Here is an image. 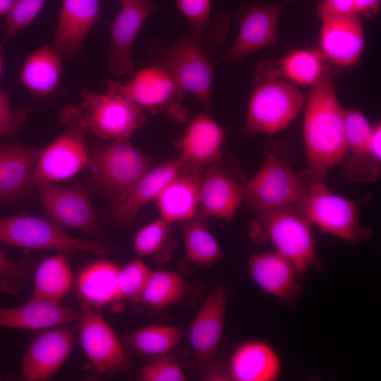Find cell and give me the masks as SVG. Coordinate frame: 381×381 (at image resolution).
<instances>
[{
	"instance_id": "obj_1",
	"label": "cell",
	"mask_w": 381,
	"mask_h": 381,
	"mask_svg": "<svg viewBox=\"0 0 381 381\" xmlns=\"http://www.w3.org/2000/svg\"><path fill=\"white\" fill-rule=\"evenodd\" d=\"M344 109L328 67L309 90L305 105L303 137L307 167L300 174L308 184L324 181L346 152Z\"/></svg>"
},
{
	"instance_id": "obj_2",
	"label": "cell",
	"mask_w": 381,
	"mask_h": 381,
	"mask_svg": "<svg viewBox=\"0 0 381 381\" xmlns=\"http://www.w3.org/2000/svg\"><path fill=\"white\" fill-rule=\"evenodd\" d=\"M294 152L284 140L270 143L262 166L245 186L243 201L255 213L298 210L307 183L291 168Z\"/></svg>"
},
{
	"instance_id": "obj_3",
	"label": "cell",
	"mask_w": 381,
	"mask_h": 381,
	"mask_svg": "<svg viewBox=\"0 0 381 381\" xmlns=\"http://www.w3.org/2000/svg\"><path fill=\"white\" fill-rule=\"evenodd\" d=\"M151 63L164 68L185 93L210 110L214 79L213 64L192 35L174 41L152 39L147 49Z\"/></svg>"
},
{
	"instance_id": "obj_4",
	"label": "cell",
	"mask_w": 381,
	"mask_h": 381,
	"mask_svg": "<svg viewBox=\"0 0 381 381\" xmlns=\"http://www.w3.org/2000/svg\"><path fill=\"white\" fill-rule=\"evenodd\" d=\"M106 90L97 93L84 88L75 109L87 131L102 139L128 140L146 121L145 109L128 95L123 85L106 81Z\"/></svg>"
},
{
	"instance_id": "obj_5",
	"label": "cell",
	"mask_w": 381,
	"mask_h": 381,
	"mask_svg": "<svg viewBox=\"0 0 381 381\" xmlns=\"http://www.w3.org/2000/svg\"><path fill=\"white\" fill-rule=\"evenodd\" d=\"M252 236L270 242L274 250L286 258L301 274L310 269L321 270L312 224L294 210L256 213Z\"/></svg>"
},
{
	"instance_id": "obj_6",
	"label": "cell",
	"mask_w": 381,
	"mask_h": 381,
	"mask_svg": "<svg viewBox=\"0 0 381 381\" xmlns=\"http://www.w3.org/2000/svg\"><path fill=\"white\" fill-rule=\"evenodd\" d=\"M358 207L318 181L307 184L297 211L322 232L357 245L373 236L372 229L361 222Z\"/></svg>"
},
{
	"instance_id": "obj_7",
	"label": "cell",
	"mask_w": 381,
	"mask_h": 381,
	"mask_svg": "<svg viewBox=\"0 0 381 381\" xmlns=\"http://www.w3.org/2000/svg\"><path fill=\"white\" fill-rule=\"evenodd\" d=\"M0 241L30 250L80 251L97 255L107 252L97 241L73 236L50 220L23 214L0 216Z\"/></svg>"
},
{
	"instance_id": "obj_8",
	"label": "cell",
	"mask_w": 381,
	"mask_h": 381,
	"mask_svg": "<svg viewBox=\"0 0 381 381\" xmlns=\"http://www.w3.org/2000/svg\"><path fill=\"white\" fill-rule=\"evenodd\" d=\"M61 119L67 128L40 154L34 174V187L42 183L66 180L78 173L89 161L85 141L87 130L75 107H66Z\"/></svg>"
},
{
	"instance_id": "obj_9",
	"label": "cell",
	"mask_w": 381,
	"mask_h": 381,
	"mask_svg": "<svg viewBox=\"0 0 381 381\" xmlns=\"http://www.w3.org/2000/svg\"><path fill=\"white\" fill-rule=\"evenodd\" d=\"M93 182L114 200L131 188L150 168V159L128 140L98 147L89 158Z\"/></svg>"
},
{
	"instance_id": "obj_10",
	"label": "cell",
	"mask_w": 381,
	"mask_h": 381,
	"mask_svg": "<svg viewBox=\"0 0 381 381\" xmlns=\"http://www.w3.org/2000/svg\"><path fill=\"white\" fill-rule=\"evenodd\" d=\"M304 103L302 93L293 84L264 80L250 97L246 127L253 133L274 134L290 124Z\"/></svg>"
},
{
	"instance_id": "obj_11",
	"label": "cell",
	"mask_w": 381,
	"mask_h": 381,
	"mask_svg": "<svg viewBox=\"0 0 381 381\" xmlns=\"http://www.w3.org/2000/svg\"><path fill=\"white\" fill-rule=\"evenodd\" d=\"M291 1L269 4L266 0H245L236 13L240 22L237 37L222 61L240 62L257 51L277 45L279 18Z\"/></svg>"
},
{
	"instance_id": "obj_12",
	"label": "cell",
	"mask_w": 381,
	"mask_h": 381,
	"mask_svg": "<svg viewBox=\"0 0 381 381\" xmlns=\"http://www.w3.org/2000/svg\"><path fill=\"white\" fill-rule=\"evenodd\" d=\"M49 220L61 229L99 235L100 226L90 195L83 190L42 183L35 186Z\"/></svg>"
},
{
	"instance_id": "obj_13",
	"label": "cell",
	"mask_w": 381,
	"mask_h": 381,
	"mask_svg": "<svg viewBox=\"0 0 381 381\" xmlns=\"http://www.w3.org/2000/svg\"><path fill=\"white\" fill-rule=\"evenodd\" d=\"M79 310L80 343L93 368L102 374H111L125 369L128 359L111 326L85 303H81Z\"/></svg>"
},
{
	"instance_id": "obj_14",
	"label": "cell",
	"mask_w": 381,
	"mask_h": 381,
	"mask_svg": "<svg viewBox=\"0 0 381 381\" xmlns=\"http://www.w3.org/2000/svg\"><path fill=\"white\" fill-rule=\"evenodd\" d=\"M228 298V289L224 285L215 286L202 303L190 325V344L199 368L205 373L214 362L224 332Z\"/></svg>"
},
{
	"instance_id": "obj_15",
	"label": "cell",
	"mask_w": 381,
	"mask_h": 381,
	"mask_svg": "<svg viewBox=\"0 0 381 381\" xmlns=\"http://www.w3.org/2000/svg\"><path fill=\"white\" fill-rule=\"evenodd\" d=\"M152 0H126L121 7L110 25L111 42L107 67L116 75L131 73L135 41L147 18L156 11Z\"/></svg>"
},
{
	"instance_id": "obj_16",
	"label": "cell",
	"mask_w": 381,
	"mask_h": 381,
	"mask_svg": "<svg viewBox=\"0 0 381 381\" xmlns=\"http://www.w3.org/2000/svg\"><path fill=\"white\" fill-rule=\"evenodd\" d=\"M75 339L74 332L65 325L39 332L23 356V377L29 381H44L52 377L73 351Z\"/></svg>"
},
{
	"instance_id": "obj_17",
	"label": "cell",
	"mask_w": 381,
	"mask_h": 381,
	"mask_svg": "<svg viewBox=\"0 0 381 381\" xmlns=\"http://www.w3.org/2000/svg\"><path fill=\"white\" fill-rule=\"evenodd\" d=\"M321 52L340 66L356 64L364 47V32L360 16H327L320 18Z\"/></svg>"
},
{
	"instance_id": "obj_18",
	"label": "cell",
	"mask_w": 381,
	"mask_h": 381,
	"mask_svg": "<svg viewBox=\"0 0 381 381\" xmlns=\"http://www.w3.org/2000/svg\"><path fill=\"white\" fill-rule=\"evenodd\" d=\"M245 186L220 161L202 169L200 210L208 217L230 220L244 200Z\"/></svg>"
},
{
	"instance_id": "obj_19",
	"label": "cell",
	"mask_w": 381,
	"mask_h": 381,
	"mask_svg": "<svg viewBox=\"0 0 381 381\" xmlns=\"http://www.w3.org/2000/svg\"><path fill=\"white\" fill-rule=\"evenodd\" d=\"M224 129L207 114H197L177 142L183 166L203 169L220 161Z\"/></svg>"
},
{
	"instance_id": "obj_20",
	"label": "cell",
	"mask_w": 381,
	"mask_h": 381,
	"mask_svg": "<svg viewBox=\"0 0 381 381\" xmlns=\"http://www.w3.org/2000/svg\"><path fill=\"white\" fill-rule=\"evenodd\" d=\"M183 165L177 159L150 169L131 188L114 200L108 214L110 221L116 224L131 222L145 205L156 200Z\"/></svg>"
},
{
	"instance_id": "obj_21",
	"label": "cell",
	"mask_w": 381,
	"mask_h": 381,
	"mask_svg": "<svg viewBox=\"0 0 381 381\" xmlns=\"http://www.w3.org/2000/svg\"><path fill=\"white\" fill-rule=\"evenodd\" d=\"M40 153L10 141L0 143V205L16 202L33 186Z\"/></svg>"
},
{
	"instance_id": "obj_22",
	"label": "cell",
	"mask_w": 381,
	"mask_h": 381,
	"mask_svg": "<svg viewBox=\"0 0 381 381\" xmlns=\"http://www.w3.org/2000/svg\"><path fill=\"white\" fill-rule=\"evenodd\" d=\"M248 272L260 289L278 300L289 302L300 294L301 274L290 260L275 250L251 255Z\"/></svg>"
},
{
	"instance_id": "obj_23",
	"label": "cell",
	"mask_w": 381,
	"mask_h": 381,
	"mask_svg": "<svg viewBox=\"0 0 381 381\" xmlns=\"http://www.w3.org/2000/svg\"><path fill=\"white\" fill-rule=\"evenodd\" d=\"M123 87L136 104L155 113L174 108L186 94L164 68L154 64L138 70Z\"/></svg>"
},
{
	"instance_id": "obj_24",
	"label": "cell",
	"mask_w": 381,
	"mask_h": 381,
	"mask_svg": "<svg viewBox=\"0 0 381 381\" xmlns=\"http://www.w3.org/2000/svg\"><path fill=\"white\" fill-rule=\"evenodd\" d=\"M276 349L263 339H250L238 345L229 361L227 375L235 381H275L282 373Z\"/></svg>"
},
{
	"instance_id": "obj_25",
	"label": "cell",
	"mask_w": 381,
	"mask_h": 381,
	"mask_svg": "<svg viewBox=\"0 0 381 381\" xmlns=\"http://www.w3.org/2000/svg\"><path fill=\"white\" fill-rule=\"evenodd\" d=\"M99 0H63L52 47L60 55L75 53L100 20Z\"/></svg>"
},
{
	"instance_id": "obj_26",
	"label": "cell",
	"mask_w": 381,
	"mask_h": 381,
	"mask_svg": "<svg viewBox=\"0 0 381 381\" xmlns=\"http://www.w3.org/2000/svg\"><path fill=\"white\" fill-rule=\"evenodd\" d=\"M202 170L183 165L163 188L156 198L162 219L181 222L195 214L200 205Z\"/></svg>"
},
{
	"instance_id": "obj_27",
	"label": "cell",
	"mask_w": 381,
	"mask_h": 381,
	"mask_svg": "<svg viewBox=\"0 0 381 381\" xmlns=\"http://www.w3.org/2000/svg\"><path fill=\"white\" fill-rule=\"evenodd\" d=\"M80 310L35 298L12 308H0V327L44 329L78 321Z\"/></svg>"
},
{
	"instance_id": "obj_28",
	"label": "cell",
	"mask_w": 381,
	"mask_h": 381,
	"mask_svg": "<svg viewBox=\"0 0 381 381\" xmlns=\"http://www.w3.org/2000/svg\"><path fill=\"white\" fill-rule=\"evenodd\" d=\"M119 270L116 263L104 259L85 266L76 279L82 302L92 308H101L119 301Z\"/></svg>"
},
{
	"instance_id": "obj_29",
	"label": "cell",
	"mask_w": 381,
	"mask_h": 381,
	"mask_svg": "<svg viewBox=\"0 0 381 381\" xmlns=\"http://www.w3.org/2000/svg\"><path fill=\"white\" fill-rule=\"evenodd\" d=\"M73 283L69 260L60 252L44 260L37 267L30 298L60 303L71 291Z\"/></svg>"
},
{
	"instance_id": "obj_30",
	"label": "cell",
	"mask_w": 381,
	"mask_h": 381,
	"mask_svg": "<svg viewBox=\"0 0 381 381\" xmlns=\"http://www.w3.org/2000/svg\"><path fill=\"white\" fill-rule=\"evenodd\" d=\"M61 70V55L52 46H44L28 57L20 81L32 94L47 95L57 87Z\"/></svg>"
},
{
	"instance_id": "obj_31",
	"label": "cell",
	"mask_w": 381,
	"mask_h": 381,
	"mask_svg": "<svg viewBox=\"0 0 381 381\" xmlns=\"http://www.w3.org/2000/svg\"><path fill=\"white\" fill-rule=\"evenodd\" d=\"M208 216L200 209L192 217L181 222L187 259L200 267H212L223 257L221 247L207 223Z\"/></svg>"
},
{
	"instance_id": "obj_32",
	"label": "cell",
	"mask_w": 381,
	"mask_h": 381,
	"mask_svg": "<svg viewBox=\"0 0 381 381\" xmlns=\"http://www.w3.org/2000/svg\"><path fill=\"white\" fill-rule=\"evenodd\" d=\"M381 127L373 126L368 145L360 150L346 152L342 159V174L353 182H370L380 179L381 174Z\"/></svg>"
},
{
	"instance_id": "obj_33",
	"label": "cell",
	"mask_w": 381,
	"mask_h": 381,
	"mask_svg": "<svg viewBox=\"0 0 381 381\" xmlns=\"http://www.w3.org/2000/svg\"><path fill=\"white\" fill-rule=\"evenodd\" d=\"M186 282L179 274L167 270L152 271L139 300L159 310L178 303L184 296Z\"/></svg>"
},
{
	"instance_id": "obj_34",
	"label": "cell",
	"mask_w": 381,
	"mask_h": 381,
	"mask_svg": "<svg viewBox=\"0 0 381 381\" xmlns=\"http://www.w3.org/2000/svg\"><path fill=\"white\" fill-rule=\"evenodd\" d=\"M175 5L188 21L192 30L190 35L206 52L210 35L216 33L213 30H225L227 16L219 12L212 18V0H176Z\"/></svg>"
},
{
	"instance_id": "obj_35",
	"label": "cell",
	"mask_w": 381,
	"mask_h": 381,
	"mask_svg": "<svg viewBox=\"0 0 381 381\" xmlns=\"http://www.w3.org/2000/svg\"><path fill=\"white\" fill-rule=\"evenodd\" d=\"M182 337L183 331L179 327L150 325L131 333L127 341L129 346L138 353L152 357L169 353Z\"/></svg>"
},
{
	"instance_id": "obj_36",
	"label": "cell",
	"mask_w": 381,
	"mask_h": 381,
	"mask_svg": "<svg viewBox=\"0 0 381 381\" xmlns=\"http://www.w3.org/2000/svg\"><path fill=\"white\" fill-rule=\"evenodd\" d=\"M170 224L161 218L140 229L133 238L137 255L162 261L168 259L175 243Z\"/></svg>"
},
{
	"instance_id": "obj_37",
	"label": "cell",
	"mask_w": 381,
	"mask_h": 381,
	"mask_svg": "<svg viewBox=\"0 0 381 381\" xmlns=\"http://www.w3.org/2000/svg\"><path fill=\"white\" fill-rule=\"evenodd\" d=\"M321 52L298 49L287 54L282 61L284 75L290 80L303 85H313L322 77L327 66Z\"/></svg>"
},
{
	"instance_id": "obj_38",
	"label": "cell",
	"mask_w": 381,
	"mask_h": 381,
	"mask_svg": "<svg viewBox=\"0 0 381 381\" xmlns=\"http://www.w3.org/2000/svg\"><path fill=\"white\" fill-rule=\"evenodd\" d=\"M152 270L140 259L131 260L119 274V294L120 300L139 299L150 279Z\"/></svg>"
},
{
	"instance_id": "obj_39",
	"label": "cell",
	"mask_w": 381,
	"mask_h": 381,
	"mask_svg": "<svg viewBox=\"0 0 381 381\" xmlns=\"http://www.w3.org/2000/svg\"><path fill=\"white\" fill-rule=\"evenodd\" d=\"M141 381H184L186 375L180 363L169 353L150 357L140 368Z\"/></svg>"
},
{
	"instance_id": "obj_40",
	"label": "cell",
	"mask_w": 381,
	"mask_h": 381,
	"mask_svg": "<svg viewBox=\"0 0 381 381\" xmlns=\"http://www.w3.org/2000/svg\"><path fill=\"white\" fill-rule=\"evenodd\" d=\"M344 118L346 152L365 147L371 138L373 126L364 115L353 108L344 109Z\"/></svg>"
},
{
	"instance_id": "obj_41",
	"label": "cell",
	"mask_w": 381,
	"mask_h": 381,
	"mask_svg": "<svg viewBox=\"0 0 381 381\" xmlns=\"http://www.w3.org/2000/svg\"><path fill=\"white\" fill-rule=\"evenodd\" d=\"M47 0H16L5 16L4 31L14 35L29 25L38 16Z\"/></svg>"
},
{
	"instance_id": "obj_42",
	"label": "cell",
	"mask_w": 381,
	"mask_h": 381,
	"mask_svg": "<svg viewBox=\"0 0 381 381\" xmlns=\"http://www.w3.org/2000/svg\"><path fill=\"white\" fill-rule=\"evenodd\" d=\"M29 270L26 263L11 259L0 247V288L10 294L18 293Z\"/></svg>"
},
{
	"instance_id": "obj_43",
	"label": "cell",
	"mask_w": 381,
	"mask_h": 381,
	"mask_svg": "<svg viewBox=\"0 0 381 381\" xmlns=\"http://www.w3.org/2000/svg\"><path fill=\"white\" fill-rule=\"evenodd\" d=\"M25 114L21 109L11 107L8 95L0 88V137L16 133L22 125Z\"/></svg>"
},
{
	"instance_id": "obj_44",
	"label": "cell",
	"mask_w": 381,
	"mask_h": 381,
	"mask_svg": "<svg viewBox=\"0 0 381 381\" xmlns=\"http://www.w3.org/2000/svg\"><path fill=\"white\" fill-rule=\"evenodd\" d=\"M317 12L320 18L327 16L356 14L353 0H322Z\"/></svg>"
},
{
	"instance_id": "obj_45",
	"label": "cell",
	"mask_w": 381,
	"mask_h": 381,
	"mask_svg": "<svg viewBox=\"0 0 381 381\" xmlns=\"http://www.w3.org/2000/svg\"><path fill=\"white\" fill-rule=\"evenodd\" d=\"M380 4V0H353L354 11L358 16L361 13H377Z\"/></svg>"
},
{
	"instance_id": "obj_46",
	"label": "cell",
	"mask_w": 381,
	"mask_h": 381,
	"mask_svg": "<svg viewBox=\"0 0 381 381\" xmlns=\"http://www.w3.org/2000/svg\"><path fill=\"white\" fill-rule=\"evenodd\" d=\"M16 0H0V16H6Z\"/></svg>"
},
{
	"instance_id": "obj_47",
	"label": "cell",
	"mask_w": 381,
	"mask_h": 381,
	"mask_svg": "<svg viewBox=\"0 0 381 381\" xmlns=\"http://www.w3.org/2000/svg\"><path fill=\"white\" fill-rule=\"evenodd\" d=\"M3 45H4V42L0 44V78L2 75L3 68H4L3 53H2Z\"/></svg>"
},
{
	"instance_id": "obj_48",
	"label": "cell",
	"mask_w": 381,
	"mask_h": 381,
	"mask_svg": "<svg viewBox=\"0 0 381 381\" xmlns=\"http://www.w3.org/2000/svg\"><path fill=\"white\" fill-rule=\"evenodd\" d=\"M117 1H119L120 2H122V1H126V0H117Z\"/></svg>"
}]
</instances>
